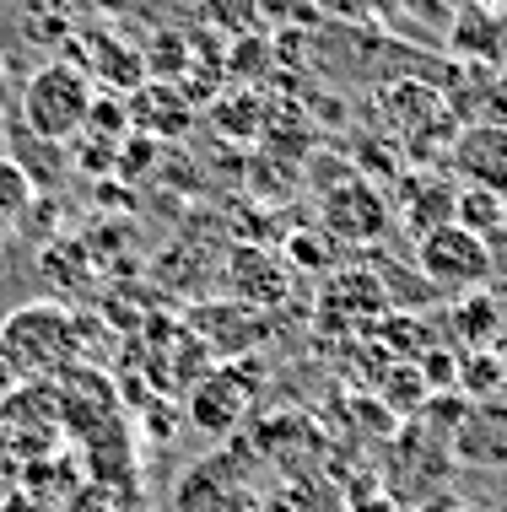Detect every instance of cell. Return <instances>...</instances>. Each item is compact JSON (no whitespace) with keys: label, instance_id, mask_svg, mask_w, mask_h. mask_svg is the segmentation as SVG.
Instances as JSON below:
<instances>
[{"label":"cell","instance_id":"6da1fadb","mask_svg":"<svg viewBox=\"0 0 507 512\" xmlns=\"http://www.w3.org/2000/svg\"><path fill=\"white\" fill-rule=\"evenodd\" d=\"M92 98H98V81L87 76V65H76V60L38 65V71L22 81V92H17L22 130L33 135V141H49V146L76 141V135L87 130Z\"/></svg>","mask_w":507,"mask_h":512},{"label":"cell","instance_id":"7a4b0ae2","mask_svg":"<svg viewBox=\"0 0 507 512\" xmlns=\"http://www.w3.org/2000/svg\"><path fill=\"white\" fill-rule=\"evenodd\" d=\"M0 362L11 378H49L76 362V313L65 302H22L17 313L0 324Z\"/></svg>","mask_w":507,"mask_h":512},{"label":"cell","instance_id":"3957f363","mask_svg":"<svg viewBox=\"0 0 507 512\" xmlns=\"http://www.w3.org/2000/svg\"><path fill=\"white\" fill-rule=\"evenodd\" d=\"M416 265H421V281L443 297H470L491 281V243H481L475 232H464L459 221L427 232L416 243Z\"/></svg>","mask_w":507,"mask_h":512},{"label":"cell","instance_id":"277c9868","mask_svg":"<svg viewBox=\"0 0 507 512\" xmlns=\"http://www.w3.org/2000/svg\"><path fill=\"white\" fill-rule=\"evenodd\" d=\"M383 313H389V286H383L373 270L351 265V270H335L330 281H324L319 324L335 329V335H367Z\"/></svg>","mask_w":507,"mask_h":512},{"label":"cell","instance_id":"5b68a950","mask_svg":"<svg viewBox=\"0 0 507 512\" xmlns=\"http://www.w3.org/2000/svg\"><path fill=\"white\" fill-rule=\"evenodd\" d=\"M319 211H324V227H330V238H346V243H378L383 232H389V200H383V189H373L362 173L340 178L319 195Z\"/></svg>","mask_w":507,"mask_h":512},{"label":"cell","instance_id":"8992f818","mask_svg":"<svg viewBox=\"0 0 507 512\" xmlns=\"http://www.w3.org/2000/svg\"><path fill=\"white\" fill-rule=\"evenodd\" d=\"M454 464L464 469H507V383L481 399H470L459 432H454Z\"/></svg>","mask_w":507,"mask_h":512},{"label":"cell","instance_id":"52a82bcc","mask_svg":"<svg viewBox=\"0 0 507 512\" xmlns=\"http://www.w3.org/2000/svg\"><path fill=\"white\" fill-rule=\"evenodd\" d=\"M459 178L470 189H491V195L507 200V130L502 124H464L448 146Z\"/></svg>","mask_w":507,"mask_h":512},{"label":"cell","instance_id":"ba28073f","mask_svg":"<svg viewBox=\"0 0 507 512\" xmlns=\"http://www.w3.org/2000/svg\"><path fill=\"white\" fill-rule=\"evenodd\" d=\"M125 108H130L135 130L157 135V141H178V135H189V124H195V98H189L178 81H141Z\"/></svg>","mask_w":507,"mask_h":512},{"label":"cell","instance_id":"9c48e42d","mask_svg":"<svg viewBox=\"0 0 507 512\" xmlns=\"http://www.w3.org/2000/svg\"><path fill=\"white\" fill-rule=\"evenodd\" d=\"M243 378H249V372H238V367L205 378L195 389V399H189L195 426H205V432H227V426H238L243 410H249V399H254V383H243Z\"/></svg>","mask_w":507,"mask_h":512},{"label":"cell","instance_id":"30bf717a","mask_svg":"<svg viewBox=\"0 0 507 512\" xmlns=\"http://www.w3.org/2000/svg\"><path fill=\"white\" fill-rule=\"evenodd\" d=\"M454 200H459V189L443 184V178H416V184H410V195H405V227L416 232V243L427 238V232H437V227H448V221H454Z\"/></svg>","mask_w":507,"mask_h":512},{"label":"cell","instance_id":"8fae6325","mask_svg":"<svg viewBox=\"0 0 507 512\" xmlns=\"http://www.w3.org/2000/svg\"><path fill=\"white\" fill-rule=\"evenodd\" d=\"M87 76L92 81H108L114 92H135L146 81V60H141V49H130V44H119V38H92V60H87Z\"/></svg>","mask_w":507,"mask_h":512},{"label":"cell","instance_id":"7c38bea8","mask_svg":"<svg viewBox=\"0 0 507 512\" xmlns=\"http://www.w3.org/2000/svg\"><path fill=\"white\" fill-rule=\"evenodd\" d=\"M454 221L464 232H475L481 243H491V238H502V227H507V200L491 195V189H459Z\"/></svg>","mask_w":507,"mask_h":512},{"label":"cell","instance_id":"4fadbf2b","mask_svg":"<svg viewBox=\"0 0 507 512\" xmlns=\"http://www.w3.org/2000/svg\"><path fill=\"white\" fill-rule=\"evenodd\" d=\"M378 383H383V410L389 415H416L432 399V383L421 378L416 362H389V378H378Z\"/></svg>","mask_w":507,"mask_h":512},{"label":"cell","instance_id":"5bb4252c","mask_svg":"<svg viewBox=\"0 0 507 512\" xmlns=\"http://www.w3.org/2000/svg\"><path fill=\"white\" fill-rule=\"evenodd\" d=\"M200 22L216 27L222 38H249L265 22V6L259 0H200Z\"/></svg>","mask_w":507,"mask_h":512},{"label":"cell","instance_id":"9a60e30c","mask_svg":"<svg viewBox=\"0 0 507 512\" xmlns=\"http://www.w3.org/2000/svg\"><path fill=\"white\" fill-rule=\"evenodd\" d=\"M27 205H33V178L22 173V162L0 157V232L22 227Z\"/></svg>","mask_w":507,"mask_h":512},{"label":"cell","instance_id":"2e32d148","mask_svg":"<svg viewBox=\"0 0 507 512\" xmlns=\"http://www.w3.org/2000/svg\"><path fill=\"white\" fill-rule=\"evenodd\" d=\"M502 362H497V351L491 345H481V351H464L459 356V383L454 389L464 394V399H481V394H491V389H502Z\"/></svg>","mask_w":507,"mask_h":512},{"label":"cell","instance_id":"e0dca14e","mask_svg":"<svg viewBox=\"0 0 507 512\" xmlns=\"http://www.w3.org/2000/svg\"><path fill=\"white\" fill-rule=\"evenodd\" d=\"M141 60H146V76L173 81V76H184L189 65H195V49H189V38H184V33H162L157 44L141 54Z\"/></svg>","mask_w":507,"mask_h":512},{"label":"cell","instance_id":"ac0fdd59","mask_svg":"<svg viewBox=\"0 0 507 512\" xmlns=\"http://www.w3.org/2000/svg\"><path fill=\"white\" fill-rule=\"evenodd\" d=\"M81 135H98V141L119 146L130 135V108L119 98H92V114H87V130H81Z\"/></svg>","mask_w":507,"mask_h":512},{"label":"cell","instance_id":"d6986e66","mask_svg":"<svg viewBox=\"0 0 507 512\" xmlns=\"http://www.w3.org/2000/svg\"><path fill=\"white\" fill-rule=\"evenodd\" d=\"M211 114H216V130H227V135H254V114H259V103L254 98H227V103H211Z\"/></svg>","mask_w":507,"mask_h":512},{"label":"cell","instance_id":"ffe728a7","mask_svg":"<svg viewBox=\"0 0 507 512\" xmlns=\"http://www.w3.org/2000/svg\"><path fill=\"white\" fill-rule=\"evenodd\" d=\"M292 259H303V265H313V270L324 265V254H319V243H313V238H292Z\"/></svg>","mask_w":507,"mask_h":512},{"label":"cell","instance_id":"44dd1931","mask_svg":"<svg viewBox=\"0 0 507 512\" xmlns=\"http://www.w3.org/2000/svg\"><path fill=\"white\" fill-rule=\"evenodd\" d=\"M11 389H17V378H11V367L0 362V399H11Z\"/></svg>","mask_w":507,"mask_h":512},{"label":"cell","instance_id":"7402d4cb","mask_svg":"<svg viewBox=\"0 0 507 512\" xmlns=\"http://www.w3.org/2000/svg\"><path fill=\"white\" fill-rule=\"evenodd\" d=\"M491 351H497V362H502V378H507V329H502L497 340H491Z\"/></svg>","mask_w":507,"mask_h":512},{"label":"cell","instance_id":"603a6c76","mask_svg":"<svg viewBox=\"0 0 507 512\" xmlns=\"http://www.w3.org/2000/svg\"><path fill=\"white\" fill-rule=\"evenodd\" d=\"M265 512H292V502H265Z\"/></svg>","mask_w":507,"mask_h":512},{"label":"cell","instance_id":"cb8c5ba5","mask_svg":"<svg viewBox=\"0 0 507 512\" xmlns=\"http://www.w3.org/2000/svg\"><path fill=\"white\" fill-rule=\"evenodd\" d=\"M421 512H454V502H437V507H421Z\"/></svg>","mask_w":507,"mask_h":512},{"label":"cell","instance_id":"d4e9b609","mask_svg":"<svg viewBox=\"0 0 507 512\" xmlns=\"http://www.w3.org/2000/svg\"><path fill=\"white\" fill-rule=\"evenodd\" d=\"M0 81H6V65H0Z\"/></svg>","mask_w":507,"mask_h":512}]
</instances>
